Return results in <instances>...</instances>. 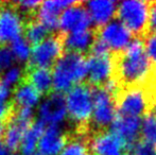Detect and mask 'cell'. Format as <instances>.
Here are the masks:
<instances>
[{"instance_id":"5bb4252c","label":"cell","mask_w":156,"mask_h":155,"mask_svg":"<svg viewBox=\"0 0 156 155\" xmlns=\"http://www.w3.org/2000/svg\"><path fill=\"white\" fill-rule=\"evenodd\" d=\"M76 1L69 0H48L43 1L36 12L37 20L41 23L50 32L60 30V16L61 14L73 5Z\"/></svg>"},{"instance_id":"ffe728a7","label":"cell","mask_w":156,"mask_h":155,"mask_svg":"<svg viewBox=\"0 0 156 155\" xmlns=\"http://www.w3.org/2000/svg\"><path fill=\"white\" fill-rule=\"evenodd\" d=\"M28 129H29L28 126L16 121L14 118H9L3 135V143L9 151L15 153L17 150L20 149L23 135Z\"/></svg>"},{"instance_id":"f35d334b","label":"cell","mask_w":156,"mask_h":155,"mask_svg":"<svg viewBox=\"0 0 156 155\" xmlns=\"http://www.w3.org/2000/svg\"><path fill=\"white\" fill-rule=\"evenodd\" d=\"M11 155H18V154H16V153H12Z\"/></svg>"},{"instance_id":"f546056e","label":"cell","mask_w":156,"mask_h":155,"mask_svg":"<svg viewBox=\"0 0 156 155\" xmlns=\"http://www.w3.org/2000/svg\"><path fill=\"white\" fill-rule=\"evenodd\" d=\"M13 4L18 9L21 14L23 13H25V14H32L35 11L38 10L41 2L36 1V0H21V1L13 2Z\"/></svg>"},{"instance_id":"e0dca14e","label":"cell","mask_w":156,"mask_h":155,"mask_svg":"<svg viewBox=\"0 0 156 155\" xmlns=\"http://www.w3.org/2000/svg\"><path fill=\"white\" fill-rule=\"evenodd\" d=\"M64 47L68 52H76L83 54L90 52L98 37L97 29H88L84 31L71 32L68 34H62Z\"/></svg>"},{"instance_id":"d6986e66","label":"cell","mask_w":156,"mask_h":155,"mask_svg":"<svg viewBox=\"0 0 156 155\" xmlns=\"http://www.w3.org/2000/svg\"><path fill=\"white\" fill-rule=\"evenodd\" d=\"M41 93L30 84L28 81L21 82L13 93V101L17 108L29 107L34 110L35 106L39 105Z\"/></svg>"},{"instance_id":"ac0fdd59","label":"cell","mask_w":156,"mask_h":155,"mask_svg":"<svg viewBox=\"0 0 156 155\" xmlns=\"http://www.w3.org/2000/svg\"><path fill=\"white\" fill-rule=\"evenodd\" d=\"M91 21L96 26V29L104 27L114 16H117L118 3L111 0L88 1L85 3Z\"/></svg>"},{"instance_id":"277c9868","label":"cell","mask_w":156,"mask_h":155,"mask_svg":"<svg viewBox=\"0 0 156 155\" xmlns=\"http://www.w3.org/2000/svg\"><path fill=\"white\" fill-rule=\"evenodd\" d=\"M149 1L127 0L118 3L117 18L132 32L135 38L144 39L148 36Z\"/></svg>"},{"instance_id":"52a82bcc","label":"cell","mask_w":156,"mask_h":155,"mask_svg":"<svg viewBox=\"0 0 156 155\" xmlns=\"http://www.w3.org/2000/svg\"><path fill=\"white\" fill-rule=\"evenodd\" d=\"M63 35H50L44 41L32 47L29 66L31 68L50 69L61 58L64 52Z\"/></svg>"},{"instance_id":"4fadbf2b","label":"cell","mask_w":156,"mask_h":155,"mask_svg":"<svg viewBox=\"0 0 156 155\" xmlns=\"http://www.w3.org/2000/svg\"><path fill=\"white\" fill-rule=\"evenodd\" d=\"M91 23L93 21L85 6V3L76 1V3L66 9L61 14L60 30L62 34L84 31L90 29Z\"/></svg>"},{"instance_id":"8fae6325","label":"cell","mask_w":156,"mask_h":155,"mask_svg":"<svg viewBox=\"0 0 156 155\" xmlns=\"http://www.w3.org/2000/svg\"><path fill=\"white\" fill-rule=\"evenodd\" d=\"M88 145L91 155H123L129 150L126 143L112 131L90 132Z\"/></svg>"},{"instance_id":"8d00e7d4","label":"cell","mask_w":156,"mask_h":155,"mask_svg":"<svg viewBox=\"0 0 156 155\" xmlns=\"http://www.w3.org/2000/svg\"><path fill=\"white\" fill-rule=\"evenodd\" d=\"M123 155H136L135 153H131V152H125Z\"/></svg>"},{"instance_id":"484cf974","label":"cell","mask_w":156,"mask_h":155,"mask_svg":"<svg viewBox=\"0 0 156 155\" xmlns=\"http://www.w3.org/2000/svg\"><path fill=\"white\" fill-rule=\"evenodd\" d=\"M142 139L156 146V112H151L144 117L141 129Z\"/></svg>"},{"instance_id":"836d02e7","label":"cell","mask_w":156,"mask_h":155,"mask_svg":"<svg viewBox=\"0 0 156 155\" xmlns=\"http://www.w3.org/2000/svg\"><path fill=\"white\" fill-rule=\"evenodd\" d=\"M12 113L13 111L8 102L0 101V122H2L5 119H9L11 117V115H12Z\"/></svg>"},{"instance_id":"e575fe53","label":"cell","mask_w":156,"mask_h":155,"mask_svg":"<svg viewBox=\"0 0 156 155\" xmlns=\"http://www.w3.org/2000/svg\"><path fill=\"white\" fill-rule=\"evenodd\" d=\"M0 155H11L10 151L6 149V147L1 140H0Z\"/></svg>"},{"instance_id":"7402d4cb","label":"cell","mask_w":156,"mask_h":155,"mask_svg":"<svg viewBox=\"0 0 156 155\" xmlns=\"http://www.w3.org/2000/svg\"><path fill=\"white\" fill-rule=\"evenodd\" d=\"M27 81L41 95H46L53 88L52 70L48 68H30Z\"/></svg>"},{"instance_id":"7a4b0ae2","label":"cell","mask_w":156,"mask_h":155,"mask_svg":"<svg viewBox=\"0 0 156 155\" xmlns=\"http://www.w3.org/2000/svg\"><path fill=\"white\" fill-rule=\"evenodd\" d=\"M68 117L76 124L79 135L90 134V121L94 113V86L81 83L65 95Z\"/></svg>"},{"instance_id":"d4e9b609","label":"cell","mask_w":156,"mask_h":155,"mask_svg":"<svg viewBox=\"0 0 156 155\" xmlns=\"http://www.w3.org/2000/svg\"><path fill=\"white\" fill-rule=\"evenodd\" d=\"M10 49L14 55L15 61L19 63L29 62L31 58L32 48L31 44L27 41L25 37H19L15 39L10 46Z\"/></svg>"},{"instance_id":"f1b7e54d","label":"cell","mask_w":156,"mask_h":155,"mask_svg":"<svg viewBox=\"0 0 156 155\" xmlns=\"http://www.w3.org/2000/svg\"><path fill=\"white\" fill-rule=\"evenodd\" d=\"M132 150L136 155H156V146L140 139L133 146Z\"/></svg>"},{"instance_id":"ba28073f","label":"cell","mask_w":156,"mask_h":155,"mask_svg":"<svg viewBox=\"0 0 156 155\" xmlns=\"http://www.w3.org/2000/svg\"><path fill=\"white\" fill-rule=\"evenodd\" d=\"M23 14L13 3L0 4V46L12 44L25 32Z\"/></svg>"},{"instance_id":"9a60e30c","label":"cell","mask_w":156,"mask_h":155,"mask_svg":"<svg viewBox=\"0 0 156 155\" xmlns=\"http://www.w3.org/2000/svg\"><path fill=\"white\" fill-rule=\"evenodd\" d=\"M141 118L117 115L111 130L126 143L129 150H132L133 146L140 140L138 137L141 134Z\"/></svg>"},{"instance_id":"d6a6232c","label":"cell","mask_w":156,"mask_h":155,"mask_svg":"<svg viewBox=\"0 0 156 155\" xmlns=\"http://www.w3.org/2000/svg\"><path fill=\"white\" fill-rule=\"evenodd\" d=\"M13 93H14V91L12 90V88L0 80V101L8 102L9 99L12 97Z\"/></svg>"},{"instance_id":"74e56055","label":"cell","mask_w":156,"mask_h":155,"mask_svg":"<svg viewBox=\"0 0 156 155\" xmlns=\"http://www.w3.org/2000/svg\"><path fill=\"white\" fill-rule=\"evenodd\" d=\"M33 155H41V153H39V152L38 151H37V152H35V153L34 154H33Z\"/></svg>"},{"instance_id":"7c38bea8","label":"cell","mask_w":156,"mask_h":155,"mask_svg":"<svg viewBox=\"0 0 156 155\" xmlns=\"http://www.w3.org/2000/svg\"><path fill=\"white\" fill-rule=\"evenodd\" d=\"M87 79L94 87H104L113 78V54H90L87 58Z\"/></svg>"},{"instance_id":"cb8c5ba5","label":"cell","mask_w":156,"mask_h":155,"mask_svg":"<svg viewBox=\"0 0 156 155\" xmlns=\"http://www.w3.org/2000/svg\"><path fill=\"white\" fill-rule=\"evenodd\" d=\"M88 135H79L71 138L60 155H91L88 145Z\"/></svg>"},{"instance_id":"4316f807","label":"cell","mask_w":156,"mask_h":155,"mask_svg":"<svg viewBox=\"0 0 156 155\" xmlns=\"http://www.w3.org/2000/svg\"><path fill=\"white\" fill-rule=\"evenodd\" d=\"M23 77V70L19 66L14 65V66H12L10 69H8V70L1 76L0 80L3 83H5L8 86H10L11 88H13V87L16 88L21 83Z\"/></svg>"},{"instance_id":"4dcf8cb0","label":"cell","mask_w":156,"mask_h":155,"mask_svg":"<svg viewBox=\"0 0 156 155\" xmlns=\"http://www.w3.org/2000/svg\"><path fill=\"white\" fill-rule=\"evenodd\" d=\"M144 45H146L147 52H148L151 62L153 63L154 66H156V34L149 35L144 39Z\"/></svg>"},{"instance_id":"83f0119b","label":"cell","mask_w":156,"mask_h":155,"mask_svg":"<svg viewBox=\"0 0 156 155\" xmlns=\"http://www.w3.org/2000/svg\"><path fill=\"white\" fill-rule=\"evenodd\" d=\"M14 55L10 47L0 46V75H3L8 69L14 66Z\"/></svg>"},{"instance_id":"30bf717a","label":"cell","mask_w":156,"mask_h":155,"mask_svg":"<svg viewBox=\"0 0 156 155\" xmlns=\"http://www.w3.org/2000/svg\"><path fill=\"white\" fill-rule=\"evenodd\" d=\"M98 38L106 45L112 53H118L126 49L134 41V35L122 23L113 21L97 29Z\"/></svg>"},{"instance_id":"2e32d148","label":"cell","mask_w":156,"mask_h":155,"mask_svg":"<svg viewBox=\"0 0 156 155\" xmlns=\"http://www.w3.org/2000/svg\"><path fill=\"white\" fill-rule=\"evenodd\" d=\"M68 137L60 125L46 126L38 143L41 155H60L68 143Z\"/></svg>"},{"instance_id":"1f68e13d","label":"cell","mask_w":156,"mask_h":155,"mask_svg":"<svg viewBox=\"0 0 156 155\" xmlns=\"http://www.w3.org/2000/svg\"><path fill=\"white\" fill-rule=\"evenodd\" d=\"M149 5H150V14H149L148 36L156 34V1H149Z\"/></svg>"},{"instance_id":"5b68a950","label":"cell","mask_w":156,"mask_h":155,"mask_svg":"<svg viewBox=\"0 0 156 155\" xmlns=\"http://www.w3.org/2000/svg\"><path fill=\"white\" fill-rule=\"evenodd\" d=\"M115 101L117 115L131 117H146L153 111L151 100L144 85L126 88H116Z\"/></svg>"},{"instance_id":"603a6c76","label":"cell","mask_w":156,"mask_h":155,"mask_svg":"<svg viewBox=\"0 0 156 155\" xmlns=\"http://www.w3.org/2000/svg\"><path fill=\"white\" fill-rule=\"evenodd\" d=\"M49 30L45 27L38 20L30 21L25 29V38L29 41L31 45L35 46L37 44L44 41L46 38H48Z\"/></svg>"},{"instance_id":"44dd1931","label":"cell","mask_w":156,"mask_h":155,"mask_svg":"<svg viewBox=\"0 0 156 155\" xmlns=\"http://www.w3.org/2000/svg\"><path fill=\"white\" fill-rule=\"evenodd\" d=\"M45 129L46 125L39 120L33 122L23 135V143L19 149L21 155H33L38 151V143Z\"/></svg>"},{"instance_id":"9c48e42d","label":"cell","mask_w":156,"mask_h":155,"mask_svg":"<svg viewBox=\"0 0 156 155\" xmlns=\"http://www.w3.org/2000/svg\"><path fill=\"white\" fill-rule=\"evenodd\" d=\"M37 115L46 126L61 125L68 117L65 96L60 93H50L38 105Z\"/></svg>"},{"instance_id":"d590c367","label":"cell","mask_w":156,"mask_h":155,"mask_svg":"<svg viewBox=\"0 0 156 155\" xmlns=\"http://www.w3.org/2000/svg\"><path fill=\"white\" fill-rule=\"evenodd\" d=\"M4 132H5V124L3 122H0V139L3 137Z\"/></svg>"},{"instance_id":"6da1fadb","label":"cell","mask_w":156,"mask_h":155,"mask_svg":"<svg viewBox=\"0 0 156 155\" xmlns=\"http://www.w3.org/2000/svg\"><path fill=\"white\" fill-rule=\"evenodd\" d=\"M153 69L144 41L135 38L125 50L113 53V82L116 88L142 85Z\"/></svg>"},{"instance_id":"8992f818","label":"cell","mask_w":156,"mask_h":155,"mask_svg":"<svg viewBox=\"0 0 156 155\" xmlns=\"http://www.w3.org/2000/svg\"><path fill=\"white\" fill-rule=\"evenodd\" d=\"M117 117L115 95L105 87L94 86V113L90 121V132H104L112 128Z\"/></svg>"},{"instance_id":"3957f363","label":"cell","mask_w":156,"mask_h":155,"mask_svg":"<svg viewBox=\"0 0 156 155\" xmlns=\"http://www.w3.org/2000/svg\"><path fill=\"white\" fill-rule=\"evenodd\" d=\"M87 58L84 54L66 51L52 67L55 93L64 95L76 85L81 84L87 77Z\"/></svg>"}]
</instances>
